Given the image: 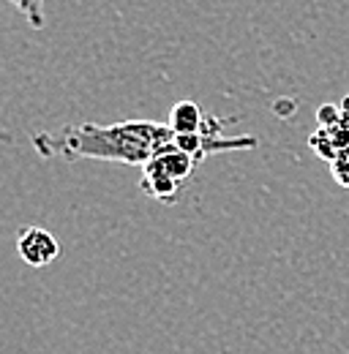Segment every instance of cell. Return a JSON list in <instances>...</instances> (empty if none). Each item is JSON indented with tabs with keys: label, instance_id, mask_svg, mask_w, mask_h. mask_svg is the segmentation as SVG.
Returning <instances> with one entry per match:
<instances>
[{
	"label": "cell",
	"instance_id": "1",
	"mask_svg": "<svg viewBox=\"0 0 349 354\" xmlns=\"http://www.w3.org/2000/svg\"><path fill=\"white\" fill-rule=\"evenodd\" d=\"M172 139L174 131L167 123H153V120H123L112 126L77 123V126H63L57 131L33 133V150L42 158H63V161L93 158V161L145 167Z\"/></svg>",
	"mask_w": 349,
	"mask_h": 354
},
{
	"label": "cell",
	"instance_id": "2",
	"mask_svg": "<svg viewBox=\"0 0 349 354\" xmlns=\"http://www.w3.org/2000/svg\"><path fill=\"white\" fill-rule=\"evenodd\" d=\"M199 161L194 156H188L186 150H180L174 145V139L161 147L145 167H142V180H139V188L161 202V205H174L180 199V194L186 191V185L191 183V177L197 172Z\"/></svg>",
	"mask_w": 349,
	"mask_h": 354
},
{
	"label": "cell",
	"instance_id": "3",
	"mask_svg": "<svg viewBox=\"0 0 349 354\" xmlns=\"http://www.w3.org/2000/svg\"><path fill=\"white\" fill-rule=\"evenodd\" d=\"M17 254L28 267H49L60 257V243L57 237L44 229V226H28L17 234Z\"/></svg>",
	"mask_w": 349,
	"mask_h": 354
},
{
	"label": "cell",
	"instance_id": "4",
	"mask_svg": "<svg viewBox=\"0 0 349 354\" xmlns=\"http://www.w3.org/2000/svg\"><path fill=\"white\" fill-rule=\"evenodd\" d=\"M308 147L314 150L316 158L322 161H333L339 153L349 150V112L341 109L339 120L325 126V129H316V131L308 136Z\"/></svg>",
	"mask_w": 349,
	"mask_h": 354
},
{
	"label": "cell",
	"instance_id": "5",
	"mask_svg": "<svg viewBox=\"0 0 349 354\" xmlns=\"http://www.w3.org/2000/svg\"><path fill=\"white\" fill-rule=\"evenodd\" d=\"M205 118H208V115H205L194 101H180V104L172 106L167 126H170L174 133H197V131H202Z\"/></svg>",
	"mask_w": 349,
	"mask_h": 354
},
{
	"label": "cell",
	"instance_id": "6",
	"mask_svg": "<svg viewBox=\"0 0 349 354\" xmlns=\"http://www.w3.org/2000/svg\"><path fill=\"white\" fill-rule=\"evenodd\" d=\"M3 3L14 6L28 19L30 28H36V30L44 28V6H46V0H3Z\"/></svg>",
	"mask_w": 349,
	"mask_h": 354
},
{
	"label": "cell",
	"instance_id": "7",
	"mask_svg": "<svg viewBox=\"0 0 349 354\" xmlns=\"http://www.w3.org/2000/svg\"><path fill=\"white\" fill-rule=\"evenodd\" d=\"M330 175H333V180H336L341 188H349V150L339 153V156L330 161Z\"/></svg>",
	"mask_w": 349,
	"mask_h": 354
},
{
	"label": "cell",
	"instance_id": "8",
	"mask_svg": "<svg viewBox=\"0 0 349 354\" xmlns=\"http://www.w3.org/2000/svg\"><path fill=\"white\" fill-rule=\"evenodd\" d=\"M339 115H341V106H336V104H325V106H319V109H316V129H325V126L336 123Z\"/></svg>",
	"mask_w": 349,
	"mask_h": 354
},
{
	"label": "cell",
	"instance_id": "9",
	"mask_svg": "<svg viewBox=\"0 0 349 354\" xmlns=\"http://www.w3.org/2000/svg\"><path fill=\"white\" fill-rule=\"evenodd\" d=\"M14 142V136L6 131V129H0V145H11Z\"/></svg>",
	"mask_w": 349,
	"mask_h": 354
},
{
	"label": "cell",
	"instance_id": "10",
	"mask_svg": "<svg viewBox=\"0 0 349 354\" xmlns=\"http://www.w3.org/2000/svg\"><path fill=\"white\" fill-rule=\"evenodd\" d=\"M341 109H344V112H349V95H347V98H344V104H341Z\"/></svg>",
	"mask_w": 349,
	"mask_h": 354
}]
</instances>
